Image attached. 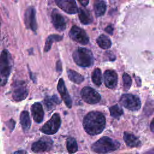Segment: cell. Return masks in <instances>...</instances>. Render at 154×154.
I'll list each match as a JSON object with an SVG mask.
<instances>
[{"label": "cell", "mask_w": 154, "mask_h": 154, "mask_svg": "<svg viewBox=\"0 0 154 154\" xmlns=\"http://www.w3.org/2000/svg\"><path fill=\"white\" fill-rule=\"evenodd\" d=\"M61 120L58 113L53 114L52 117L42 127L40 131L47 135L55 134L61 126Z\"/></svg>", "instance_id": "obj_5"}, {"label": "cell", "mask_w": 154, "mask_h": 154, "mask_svg": "<svg viewBox=\"0 0 154 154\" xmlns=\"http://www.w3.org/2000/svg\"><path fill=\"white\" fill-rule=\"evenodd\" d=\"M60 102H61V100L56 95H54L51 97H46L44 100V103L48 109H51L52 107L54 106V103L58 104Z\"/></svg>", "instance_id": "obj_26"}, {"label": "cell", "mask_w": 154, "mask_h": 154, "mask_svg": "<svg viewBox=\"0 0 154 154\" xmlns=\"http://www.w3.org/2000/svg\"><path fill=\"white\" fill-rule=\"evenodd\" d=\"M96 42L99 47L103 49H107L111 46V40L104 34L99 35L96 39Z\"/></svg>", "instance_id": "obj_22"}, {"label": "cell", "mask_w": 154, "mask_h": 154, "mask_svg": "<svg viewBox=\"0 0 154 154\" xmlns=\"http://www.w3.org/2000/svg\"><path fill=\"white\" fill-rule=\"evenodd\" d=\"M69 34L71 39L81 45H87L89 42V38L85 31L78 26H73Z\"/></svg>", "instance_id": "obj_8"}, {"label": "cell", "mask_w": 154, "mask_h": 154, "mask_svg": "<svg viewBox=\"0 0 154 154\" xmlns=\"http://www.w3.org/2000/svg\"><path fill=\"white\" fill-rule=\"evenodd\" d=\"M52 144L53 141L51 138L44 137L32 144L31 150L37 153L47 152L51 149Z\"/></svg>", "instance_id": "obj_10"}, {"label": "cell", "mask_w": 154, "mask_h": 154, "mask_svg": "<svg viewBox=\"0 0 154 154\" xmlns=\"http://www.w3.org/2000/svg\"><path fill=\"white\" fill-rule=\"evenodd\" d=\"M105 31L109 34H112V31H113V29L112 28V26L111 25L108 26L106 28H105Z\"/></svg>", "instance_id": "obj_31"}, {"label": "cell", "mask_w": 154, "mask_h": 154, "mask_svg": "<svg viewBox=\"0 0 154 154\" xmlns=\"http://www.w3.org/2000/svg\"><path fill=\"white\" fill-rule=\"evenodd\" d=\"M81 95L82 100L89 104L98 103L101 98L99 93L90 87H84L81 91Z\"/></svg>", "instance_id": "obj_9"}, {"label": "cell", "mask_w": 154, "mask_h": 154, "mask_svg": "<svg viewBox=\"0 0 154 154\" xmlns=\"http://www.w3.org/2000/svg\"><path fill=\"white\" fill-rule=\"evenodd\" d=\"M91 79L95 85L97 86L100 85L102 82V72L100 69L96 68L94 70L91 75Z\"/></svg>", "instance_id": "obj_24"}, {"label": "cell", "mask_w": 154, "mask_h": 154, "mask_svg": "<svg viewBox=\"0 0 154 154\" xmlns=\"http://www.w3.org/2000/svg\"><path fill=\"white\" fill-rule=\"evenodd\" d=\"M24 22L26 28L35 32L37 25L35 19V10L33 7H28L24 14Z\"/></svg>", "instance_id": "obj_11"}, {"label": "cell", "mask_w": 154, "mask_h": 154, "mask_svg": "<svg viewBox=\"0 0 154 154\" xmlns=\"http://www.w3.org/2000/svg\"><path fill=\"white\" fill-rule=\"evenodd\" d=\"M78 1L80 2V4H81L82 6L85 7V6H87V5H88V4L90 0H78Z\"/></svg>", "instance_id": "obj_30"}, {"label": "cell", "mask_w": 154, "mask_h": 154, "mask_svg": "<svg viewBox=\"0 0 154 154\" xmlns=\"http://www.w3.org/2000/svg\"><path fill=\"white\" fill-rule=\"evenodd\" d=\"M120 145L117 141L108 137H103L93 144L91 149L97 153H106L117 150Z\"/></svg>", "instance_id": "obj_3"}, {"label": "cell", "mask_w": 154, "mask_h": 154, "mask_svg": "<svg viewBox=\"0 0 154 154\" xmlns=\"http://www.w3.org/2000/svg\"><path fill=\"white\" fill-rule=\"evenodd\" d=\"M109 112L111 116L114 118H118L122 116L123 111L119 105H115L109 108Z\"/></svg>", "instance_id": "obj_27"}, {"label": "cell", "mask_w": 154, "mask_h": 154, "mask_svg": "<svg viewBox=\"0 0 154 154\" xmlns=\"http://www.w3.org/2000/svg\"><path fill=\"white\" fill-rule=\"evenodd\" d=\"M66 147L69 153H75L78 150V145L76 140L72 137L68 138L66 142Z\"/></svg>", "instance_id": "obj_25"}, {"label": "cell", "mask_w": 154, "mask_h": 154, "mask_svg": "<svg viewBox=\"0 0 154 154\" xmlns=\"http://www.w3.org/2000/svg\"><path fill=\"white\" fill-rule=\"evenodd\" d=\"M120 103L126 108L131 111H137L141 107L140 98L132 94H124L120 99Z\"/></svg>", "instance_id": "obj_6"}, {"label": "cell", "mask_w": 154, "mask_h": 154, "mask_svg": "<svg viewBox=\"0 0 154 154\" xmlns=\"http://www.w3.org/2000/svg\"><path fill=\"white\" fill-rule=\"evenodd\" d=\"M28 90L25 82L23 81H16L13 84V99L16 101H21L26 98Z\"/></svg>", "instance_id": "obj_7"}, {"label": "cell", "mask_w": 154, "mask_h": 154, "mask_svg": "<svg viewBox=\"0 0 154 154\" xmlns=\"http://www.w3.org/2000/svg\"><path fill=\"white\" fill-rule=\"evenodd\" d=\"M67 76H68V78L72 82L75 84H81L84 80V77L81 74H79L77 72L73 70L72 69L68 70Z\"/></svg>", "instance_id": "obj_23"}, {"label": "cell", "mask_w": 154, "mask_h": 154, "mask_svg": "<svg viewBox=\"0 0 154 154\" xmlns=\"http://www.w3.org/2000/svg\"><path fill=\"white\" fill-rule=\"evenodd\" d=\"M123 138L126 144L131 147H138L141 144V142L139 139L134 135L129 132H125Z\"/></svg>", "instance_id": "obj_17"}, {"label": "cell", "mask_w": 154, "mask_h": 154, "mask_svg": "<svg viewBox=\"0 0 154 154\" xmlns=\"http://www.w3.org/2000/svg\"><path fill=\"white\" fill-rule=\"evenodd\" d=\"M83 126L85 132L91 135L101 133L105 126V117L99 111H91L84 118Z\"/></svg>", "instance_id": "obj_1"}, {"label": "cell", "mask_w": 154, "mask_h": 154, "mask_svg": "<svg viewBox=\"0 0 154 154\" xmlns=\"http://www.w3.org/2000/svg\"><path fill=\"white\" fill-rule=\"evenodd\" d=\"M106 9L105 2L101 0H96L94 4V10L97 17L101 16L104 14Z\"/></svg>", "instance_id": "obj_21"}, {"label": "cell", "mask_w": 154, "mask_h": 154, "mask_svg": "<svg viewBox=\"0 0 154 154\" xmlns=\"http://www.w3.org/2000/svg\"><path fill=\"white\" fill-rule=\"evenodd\" d=\"M150 129L152 132H154V119L152 120V121L150 123Z\"/></svg>", "instance_id": "obj_33"}, {"label": "cell", "mask_w": 154, "mask_h": 154, "mask_svg": "<svg viewBox=\"0 0 154 154\" xmlns=\"http://www.w3.org/2000/svg\"><path fill=\"white\" fill-rule=\"evenodd\" d=\"M31 113L34 121L38 123L42 122L44 117V111L42 104L35 102L31 106Z\"/></svg>", "instance_id": "obj_16"}, {"label": "cell", "mask_w": 154, "mask_h": 154, "mask_svg": "<svg viewBox=\"0 0 154 154\" xmlns=\"http://www.w3.org/2000/svg\"><path fill=\"white\" fill-rule=\"evenodd\" d=\"M57 90H58L59 93L60 94L62 99L66 103V106L68 108H70L72 107V99H71V97L68 93V91L66 88L64 80L62 78H60L58 81V85H57Z\"/></svg>", "instance_id": "obj_14"}, {"label": "cell", "mask_w": 154, "mask_h": 154, "mask_svg": "<svg viewBox=\"0 0 154 154\" xmlns=\"http://www.w3.org/2000/svg\"><path fill=\"white\" fill-rule=\"evenodd\" d=\"M20 121L23 130L24 131H28L31 126V122L29 113L27 111H23L21 112L20 116Z\"/></svg>", "instance_id": "obj_19"}, {"label": "cell", "mask_w": 154, "mask_h": 154, "mask_svg": "<svg viewBox=\"0 0 154 154\" xmlns=\"http://www.w3.org/2000/svg\"><path fill=\"white\" fill-rule=\"evenodd\" d=\"M123 82L124 90L126 91H128L131 86L132 79L130 76L126 73H125L123 75Z\"/></svg>", "instance_id": "obj_28"}, {"label": "cell", "mask_w": 154, "mask_h": 154, "mask_svg": "<svg viewBox=\"0 0 154 154\" xmlns=\"http://www.w3.org/2000/svg\"><path fill=\"white\" fill-rule=\"evenodd\" d=\"M104 82L109 88H114L117 84V73L112 70H107L104 73Z\"/></svg>", "instance_id": "obj_15"}, {"label": "cell", "mask_w": 154, "mask_h": 154, "mask_svg": "<svg viewBox=\"0 0 154 154\" xmlns=\"http://www.w3.org/2000/svg\"><path fill=\"white\" fill-rule=\"evenodd\" d=\"M78 16L81 22L84 25H89L93 21V17L88 11L84 8L78 10Z\"/></svg>", "instance_id": "obj_18"}, {"label": "cell", "mask_w": 154, "mask_h": 154, "mask_svg": "<svg viewBox=\"0 0 154 154\" xmlns=\"http://www.w3.org/2000/svg\"><path fill=\"white\" fill-rule=\"evenodd\" d=\"M63 37L60 35L58 34H51L49 35L48 38L46 40L45 42V45L44 47V52H48L52 45V43L54 42H60L63 39Z\"/></svg>", "instance_id": "obj_20"}, {"label": "cell", "mask_w": 154, "mask_h": 154, "mask_svg": "<svg viewBox=\"0 0 154 154\" xmlns=\"http://www.w3.org/2000/svg\"><path fill=\"white\" fill-rule=\"evenodd\" d=\"M51 20L54 28L58 31H63L66 28V23L63 16L56 10L51 13Z\"/></svg>", "instance_id": "obj_13"}, {"label": "cell", "mask_w": 154, "mask_h": 154, "mask_svg": "<svg viewBox=\"0 0 154 154\" xmlns=\"http://www.w3.org/2000/svg\"><path fill=\"white\" fill-rule=\"evenodd\" d=\"M13 66V60L8 50H3L0 55V85L4 86L8 81Z\"/></svg>", "instance_id": "obj_2"}, {"label": "cell", "mask_w": 154, "mask_h": 154, "mask_svg": "<svg viewBox=\"0 0 154 154\" xmlns=\"http://www.w3.org/2000/svg\"><path fill=\"white\" fill-rule=\"evenodd\" d=\"M13 154H26V151H25V150H20L16 151V152H14Z\"/></svg>", "instance_id": "obj_32"}, {"label": "cell", "mask_w": 154, "mask_h": 154, "mask_svg": "<svg viewBox=\"0 0 154 154\" xmlns=\"http://www.w3.org/2000/svg\"><path fill=\"white\" fill-rule=\"evenodd\" d=\"M57 5L64 12L73 14L78 12L75 0H55Z\"/></svg>", "instance_id": "obj_12"}, {"label": "cell", "mask_w": 154, "mask_h": 154, "mask_svg": "<svg viewBox=\"0 0 154 154\" xmlns=\"http://www.w3.org/2000/svg\"><path fill=\"white\" fill-rule=\"evenodd\" d=\"M56 70L59 73L62 72V64L60 60H58L56 63Z\"/></svg>", "instance_id": "obj_29"}, {"label": "cell", "mask_w": 154, "mask_h": 154, "mask_svg": "<svg viewBox=\"0 0 154 154\" xmlns=\"http://www.w3.org/2000/svg\"><path fill=\"white\" fill-rule=\"evenodd\" d=\"M75 63L79 66L87 67L93 65L94 57L91 51L85 48H77L72 54Z\"/></svg>", "instance_id": "obj_4"}]
</instances>
